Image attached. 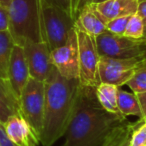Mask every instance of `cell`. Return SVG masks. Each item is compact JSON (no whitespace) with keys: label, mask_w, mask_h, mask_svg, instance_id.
Segmentation results:
<instances>
[{"label":"cell","mask_w":146,"mask_h":146,"mask_svg":"<svg viewBox=\"0 0 146 146\" xmlns=\"http://www.w3.org/2000/svg\"><path fill=\"white\" fill-rule=\"evenodd\" d=\"M94 4L103 20L107 23L114 18L136 14L139 0H106Z\"/></svg>","instance_id":"obj_13"},{"label":"cell","mask_w":146,"mask_h":146,"mask_svg":"<svg viewBox=\"0 0 146 146\" xmlns=\"http://www.w3.org/2000/svg\"><path fill=\"white\" fill-rule=\"evenodd\" d=\"M146 65V58H111L100 57L98 75L100 83H108L120 87L139 68Z\"/></svg>","instance_id":"obj_7"},{"label":"cell","mask_w":146,"mask_h":146,"mask_svg":"<svg viewBox=\"0 0 146 146\" xmlns=\"http://www.w3.org/2000/svg\"><path fill=\"white\" fill-rule=\"evenodd\" d=\"M0 123H1V122H0Z\"/></svg>","instance_id":"obj_34"},{"label":"cell","mask_w":146,"mask_h":146,"mask_svg":"<svg viewBox=\"0 0 146 146\" xmlns=\"http://www.w3.org/2000/svg\"><path fill=\"white\" fill-rule=\"evenodd\" d=\"M137 13L139 14V16L142 18L144 25V36L143 38L146 39V0H142L139 1V6H138V11Z\"/></svg>","instance_id":"obj_26"},{"label":"cell","mask_w":146,"mask_h":146,"mask_svg":"<svg viewBox=\"0 0 146 146\" xmlns=\"http://www.w3.org/2000/svg\"><path fill=\"white\" fill-rule=\"evenodd\" d=\"M126 85L135 94L146 92V65L139 68L128 80Z\"/></svg>","instance_id":"obj_21"},{"label":"cell","mask_w":146,"mask_h":146,"mask_svg":"<svg viewBox=\"0 0 146 146\" xmlns=\"http://www.w3.org/2000/svg\"><path fill=\"white\" fill-rule=\"evenodd\" d=\"M129 146H146V121L140 124L133 131Z\"/></svg>","instance_id":"obj_23"},{"label":"cell","mask_w":146,"mask_h":146,"mask_svg":"<svg viewBox=\"0 0 146 146\" xmlns=\"http://www.w3.org/2000/svg\"><path fill=\"white\" fill-rule=\"evenodd\" d=\"M10 2H11V0H0V5L8 9L9 5H10Z\"/></svg>","instance_id":"obj_30"},{"label":"cell","mask_w":146,"mask_h":146,"mask_svg":"<svg viewBox=\"0 0 146 146\" xmlns=\"http://www.w3.org/2000/svg\"><path fill=\"white\" fill-rule=\"evenodd\" d=\"M30 77L44 82L53 68L51 50L46 42L26 40L22 45Z\"/></svg>","instance_id":"obj_10"},{"label":"cell","mask_w":146,"mask_h":146,"mask_svg":"<svg viewBox=\"0 0 146 146\" xmlns=\"http://www.w3.org/2000/svg\"><path fill=\"white\" fill-rule=\"evenodd\" d=\"M136 96H137V99L140 104V108H141V114H142L141 119L146 121V92L138 93L136 94Z\"/></svg>","instance_id":"obj_28"},{"label":"cell","mask_w":146,"mask_h":146,"mask_svg":"<svg viewBox=\"0 0 146 146\" xmlns=\"http://www.w3.org/2000/svg\"><path fill=\"white\" fill-rule=\"evenodd\" d=\"M44 84V116L39 139L43 146H52L66 134L73 114L79 80L65 79L53 66Z\"/></svg>","instance_id":"obj_2"},{"label":"cell","mask_w":146,"mask_h":146,"mask_svg":"<svg viewBox=\"0 0 146 146\" xmlns=\"http://www.w3.org/2000/svg\"><path fill=\"white\" fill-rule=\"evenodd\" d=\"M22 116L40 137L45 105L44 82L30 77L19 97Z\"/></svg>","instance_id":"obj_6"},{"label":"cell","mask_w":146,"mask_h":146,"mask_svg":"<svg viewBox=\"0 0 146 146\" xmlns=\"http://www.w3.org/2000/svg\"><path fill=\"white\" fill-rule=\"evenodd\" d=\"M100 57L146 58V39H132L104 31L95 37Z\"/></svg>","instance_id":"obj_5"},{"label":"cell","mask_w":146,"mask_h":146,"mask_svg":"<svg viewBox=\"0 0 146 146\" xmlns=\"http://www.w3.org/2000/svg\"><path fill=\"white\" fill-rule=\"evenodd\" d=\"M0 146H17L7 137L2 123H0Z\"/></svg>","instance_id":"obj_27"},{"label":"cell","mask_w":146,"mask_h":146,"mask_svg":"<svg viewBox=\"0 0 146 146\" xmlns=\"http://www.w3.org/2000/svg\"><path fill=\"white\" fill-rule=\"evenodd\" d=\"M143 122L144 120L140 118L137 122H129L124 120L108 133L104 141L95 146H129L130 138L133 131Z\"/></svg>","instance_id":"obj_16"},{"label":"cell","mask_w":146,"mask_h":146,"mask_svg":"<svg viewBox=\"0 0 146 146\" xmlns=\"http://www.w3.org/2000/svg\"><path fill=\"white\" fill-rule=\"evenodd\" d=\"M117 105L118 110L123 116H137L141 119V108L135 93L118 89Z\"/></svg>","instance_id":"obj_19"},{"label":"cell","mask_w":146,"mask_h":146,"mask_svg":"<svg viewBox=\"0 0 146 146\" xmlns=\"http://www.w3.org/2000/svg\"><path fill=\"white\" fill-rule=\"evenodd\" d=\"M125 116L108 112L99 103L96 87L79 83L75 97L71 121L66 131L65 146H95L104 141L106 136Z\"/></svg>","instance_id":"obj_1"},{"label":"cell","mask_w":146,"mask_h":146,"mask_svg":"<svg viewBox=\"0 0 146 146\" xmlns=\"http://www.w3.org/2000/svg\"><path fill=\"white\" fill-rule=\"evenodd\" d=\"M9 32L16 45L26 40L45 42L41 0H11L8 7Z\"/></svg>","instance_id":"obj_3"},{"label":"cell","mask_w":146,"mask_h":146,"mask_svg":"<svg viewBox=\"0 0 146 146\" xmlns=\"http://www.w3.org/2000/svg\"><path fill=\"white\" fill-rule=\"evenodd\" d=\"M129 18L130 16H123V17H118V18H114L112 20L108 21L106 23V30L113 33L115 35L124 36V33H125L126 26H127Z\"/></svg>","instance_id":"obj_22"},{"label":"cell","mask_w":146,"mask_h":146,"mask_svg":"<svg viewBox=\"0 0 146 146\" xmlns=\"http://www.w3.org/2000/svg\"><path fill=\"white\" fill-rule=\"evenodd\" d=\"M78 1L79 0H73V4H74V11H75V17H76V6L78 4Z\"/></svg>","instance_id":"obj_31"},{"label":"cell","mask_w":146,"mask_h":146,"mask_svg":"<svg viewBox=\"0 0 146 146\" xmlns=\"http://www.w3.org/2000/svg\"><path fill=\"white\" fill-rule=\"evenodd\" d=\"M93 2H94V0H79L77 6H76V18H77L78 13L80 12V10H81L84 6H86V5H88V4H91V3H93Z\"/></svg>","instance_id":"obj_29"},{"label":"cell","mask_w":146,"mask_h":146,"mask_svg":"<svg viewBox=\"0 0 146 146\" xmlns=\"http://www.w3.org/2000/svg\"><path fill=\"white\" fill-rule=\"evenodd\" d=\"M139 1H142V0H139Z\"/></svg>","instance_id":"obj_33"},{"label":"cell","mask_w":146,"mask_h":146,"mask_svg":"<svg viewBox=\"0 0 146 146\" xmlns=\"http://www.w3.org/2000/svg\"><path fill=\"white\" fill-rule=\"evenodd\" d=\"M124 36L132 39H143L144 36V25L142 18L138 13L130 16L128 20Z\"/></svg>","instance_id":"obj_20"},{"label":"cell","mask_w":146,"mask_h":146,"mask_svg":"<svg viewBox=\"0 0 146 146\" xmlns=\"http://www.w3.org/2000/svg\"><path fill=\"white\" fill-rule=\"evenodd\" d=\"M21 113L19 99L11 88L9 81L0 78V122L5 123L9 117Z\"/></svg>","instance_id":"obj_15"},{"label":"cell","mask_w":146,"mask_h":146,"mask_svg":"<svg viewBox=\"0 0 146 146\" xmlns=\"http://www.w3.org/2000/svg\"><path fill=\"white\" fill-rule=\"evenodd\" d=\"M9 30V14L8 9L0 5V31Z\"/></svg>","instance_id":"obj_25"},{"label":"cell","mask_w":146,"mask_h":146,"mask_svg":"<svg viewBox=\"0 0 146 146\" xmlns=\"http://www.w3.org/2000/svg\"><path fill=\"white\" fill-rule=\"evenodd\" d=\"M14 45L9 30L0 31V78L8 80L9 61Z\"/></svg>","instance_id":"obj_18"},{"label":"cell","mask_w":146,"mask_h":146,"mask_svg":"<svg viewBox=\"0 0 146 146\" xmlns=\"http://www.w3.org/2000/svg\"><path fill=\"white\" fill-rule=\"evenodd\" d=\"M29 78H30V73L23 48L20 45L15 44L13 46L9 61L8 81L18 99Z\"/></svg>","instance_id":"obj_12"},{"label":"cell","mask_w":146,"mask_h":146,"mask_svg":"<svg viewBox=\"0 0 146 146\" xmlns=\"http://www.w3.org/2000/svg\"><path fill=\"white\" fill-rule=\"evenodd\" d=\"M119 87L108 83H99L96 87V96L101 106L108 112L121 114L118 110L117 97Z\"/></svg>","instance_id":"obj_17"},{"label":"cell","mask_w":146,"mask_h":146,"mask_svg":"<svg viewBox=\"0 0 146 146\" xmlns=\"http://www.w3.org/2000/svg\"><path fill=\"white\" fill-rule=\"evenodd\" d=\"M42 26L45 42L49 49L57 48L68 39L69 32L75 27L76 19L60 7L47 4L41 0Z\"/></svg>","instance_id":"obj_4"},{"label":"cell","mask_w":146,"mask_h":146,"mask_svg":"<svg viewBox=\"0 0 146 146\" xmlns=\"http://www.w3.org/2000/svg\"><path fill=\"white\" fill-rule=\"evenodd\" d=\"M103 1H106V0H94L93 3H99V2H103Z\"/></svg>","instance_id":"obj_32"},{"label":"cell","mask_w":146,"mask_h":146,"mask_svg":"<svg viewBox=\"0 0 146 146\" xmlns=\"http://www.w3.org/2000/svg\"><path fill=\"white\" fill-rule=\"evenodd\" d=\"M7 137L17 146H38L40 139L30 124L20 114H16L3 123Z\"/></svg>","instance_id":"obj_11"},{"label":"cell","mask_w":146,"mask_h":146,"mask_svg":"<svg viewBox=\"0 0 146 146\" xmlns=\"http://www.w3.org/2000/svg\"><path fill=\"white\" fill-rule=\"evenodd\" d=\"M75 27L92 37H97L106 31V22L97 11L94 3L84 6L78 13Z\"/></svg>","instance_id":"obj_14"},{"label":"cell","mask_w":146,"mask_h":146,"mask_svg":"<svg viewBox=\"0 0 146 146\" xmlns=\"http://www.w3.org/2000/svg\"><path fill=\"white\" fill-rule=\"evenodd\" d=\"M47 4L54 5V6L60 7V8L64 9L65 11L72 15L74 18L75 17V11H74V4H73V0H43Z\"/></svg>","instance_id":"obj_24"},{"label":"cell","mask_w":146,"mask_h":146,"mask_svg":"<svg viewBox=\"0 0 146 146\" xmlns=\"http://www.w3.org/2000/svg\"><path fill=\"white\" fill-rule=\"evenodd\" d=\"M79 53V83L84 86L97 87L100 83L98 65L100 55L97 51L95 38L76 28Z\"/></svg>","instance_id":"obj_8"},{"label":"cell","mask_w":146,"mask_h":146,"mask_svg":"<svg viewBox=\"0 0 146 146\" xmlns=\"http://www.w3.org/2000/svg\"><path fill=\"white\" fill-rule=\"evenodd\" d=\"M51 60L53 66L65 79L79 78V53L75 27L69 32L64 44L51 50Z\"/></svg>","instance_id":"obj_9"}]
</instances>
